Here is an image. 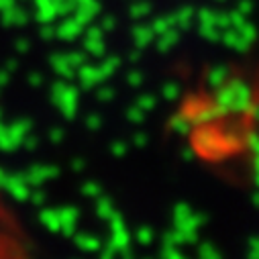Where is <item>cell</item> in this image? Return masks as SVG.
Returning a JSON list of instances; mask_svg holds the SVG:
<instances>
[]
</instances>
